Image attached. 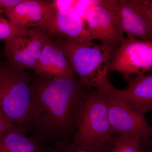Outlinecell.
<instances>
[{"label":"cell","mask_w":152,"mask_h":152,"mask_svg":"<svg viewBox=\"0 0 152 152\" xmlns=\"http://www.w3.org/2000/svg\"><path fill=\"white\" fill-rule=\"evenodd\" d=\"M90 88L69 77L47 78L35 74L30 85L32 137L50 146L72 142Z\"/></svg>","instance_id":"cell-1"},{"label":"cell","mask_w":152,"mask_h":152,"mask_svg":"<svg viewBox=\"0 0 152 152\" xmlns=\"http://www.w3.org/2000/svg\"><path fill=\"white\" fill-rule=\"evenodd\" d=\"M31 78L25 69L0 60V111L26 134L30 129Z\"/></svg>","instance_id":"cell-2"},{"label":"cell","mask_w":152,"mask_h":152,"mask_svg":"<svg viewBox=\"0 0 152 152\" xmlns=\"http://www.w3.org/2000/svg\"><path fill=\"white\" fill-rule=\"evenodd\" d=\"M115 134L103 98L97 90L90 88L72 143L91 148L112 145L116 138Z\"/></svg>","instance_id":"cell-3"},{"label":"cell","mask_w":152,"mask_h":152,"mask_svg":"<svg viewBox=\"0 0 152 152\" xmlns=\"http://www.w3.org/2000/svg\"><path fill=\"white\" fill-rule=\"evenodd\" d=\"M50 35L78 76L80 82L89 88L94 86L98 78L107 71L113 52L102 44L72 42Z\"/></svg>","instance_id":"cell-4"},{"label":"cell","mask_w":152,"mask_h":152,"mask_svg":"<svg viewBox=\"0 0 152 152\" xmlns=\"http://www.w3.org/2000/svg\"><path fill=\"white\" fill-rule=\"evenodd\" d=\"M107 72L98 77L94 86L105 102L109 120L114 133L117 136L125 135L138 139L142 143H148L152 129L145 115L132 110L117 97L112 90V85L107 78Z\"/></svg>","instance_id":"cell-5"},{"label":"cell","mask_w":152,"mask_h":152,"mask_svg":"<svg viewBox=\"0 0 152 152\" xmlns=\"http://www.w3.org/2000/svg\"><path fill=\"white\" fill-rule=\"evenodd\" d=\"M152 69V42L142 40L127 34L113 53L107 66L109 72H118L124 78L144 75Z\"/></svg>","instance_id":"cell-6"},{"label":"cell","mask_w":152,"mask_h":152,"mask_svg":"<svg viewBox=\"0 0 152 152\" xmlns=\"http://www.w3.org/2000/svg\"><path fill=\"white\" fill-rule=\"evenodd\" d=\"M115 10L123 34L152 42V0H118Z\"/></svg>","instance_id":"cell-7"},{"label":"cell","mask_w":152,"mask_h":152,"mask_svg":"<svg viewBox=\"0 0 152 152\" xmlns=\"http://www.w3.org/2000/svg\"><path fill=\"white\" fill-rule=\"evenodd\" d=\"M46 33L39 29H29L5 41L6 59L19 67L34 70L42 50Z\"/></svg>","instance_id":"cell-8"},{"label":"cell","mask_w":152,"mask_h":152,"mask_svg":"<svg viewBox=\"0 0 152 152\" xmlns=\"http://www.w3.org/2000/svg\"><path fill=\"white\" fill-rule=\"evenodd\" d=\"M55 11L53 1L22 0L4 14L10 21L21 28H37L48 33Z\"/></svg>","instance_id":"cell-9"},{"label":"cell","mask_w":152,"mask_h":152,"mask_svg":"<svg viewBox=\"0 0 152 152\" xmlns=\"http://www.w3.org/2000/svg\"><path fill=\"white\" fill-rule=\"evenodd\" d=\"M56 11L48 32L67 40L88 43L94 40L85 22L71 6V1H53Z\"/></svg>","instance_id":"cell-10"},{"label":"cell","mask_w":152,"mask_h":152,"mask_svg":"<svg viewBox=\"0 0 152 152\" xmlns=\"http://www.w3.org/2000/svg\"><path fill=\"white\" fill-rule=\"evenodd\" d=\"M85 20L94 39L99 40L113 53L124 39L115 10L93 6L87 11Z\"/></svg>","instance_id":"cell-11"},{"label":"cell","mask_w":152,"mask_h":152,"mask_svg":"<svg viewBox=\"0 0 152 152\" xmlns=\"http://www.w3.org/2000/svg\"><path fill=\"white\" fill-rule=\"evenodd\" d=\"M127 86L119 90L112 86L113 92L134 111L145 115L152 108V75H141L124 78Z\"/></svg>","instance_id":"cell-12"},{"label":"cell","mask_w":152,"mask_h":152,"mask_svg":"<svg viewBox=\"0 0 152 152\" xmlns=\"http://www.w3.org/2000/svg\"><path fill=\"white\" fill-rule=\"evenodd\" d=\"M34 71L36 75L50 78L75 76L62 51L47 32L40 56Z\"/></svg>","instance_id":"cell-13"},{"label":"cell","mask_w":152,"mask_h":152,"mask_svg":"<svg viewBox=\"0 0 152 152\" xmlns=\"http://www.w3.org/2000/svg\"><path fill=\"white\" fill-rule=\"evenodd\" d=\"M33 137H28L17 126L0 134V152H53Z\"/></svg>","instance_id":"cell-14"},{"label":"cell","mask_w":152,"mask_h":152,"mask_svg":"<svg viewBox=\"0 0 152 152\" xmlns=\"http://www.w3.org/2000/svg\"><path fill=\"white\" fill-rule=\"evenodd\" d=\"M138 139L125 135L117 136L111 152H151L144 148V145Z\"/></svg>","instance_id":"cell-15"},{"label":"cell","mask_w":152,"mask_h":152,"mask_svg":"<svg viewBox=\"0 0 152 152\" xmlns=\"http://www.w3.org/2000/svg\"><path fill=\"white\" fill-rule=\"evenodd\" d=\"M113 145L100 148H91L76 145L72 142L67 141L55 144L53 149V152H111Z\"/></svg>","instance_id":"cell-16"},{"label":"cell","mask_w":152,"mask_h":152,"mask_svg":"<svg viewBox=\"0 0 152 152\" xmlns=\"http://www.w3.org/2000/svg\"><path fill=\"white\" fill-rule=\"evenodd\" d=\"M26 31L14 25L7 19L0 16V40H9Z\"/></svg>","instance_id":"cell-17"},{"label":"cell","mask_w":152,"mask_h":152,"mask_svg":"<svg viewBox=\"0 0 152 152\" xmlns=\"http://www.w3.org/2000/svg\"><path fill=\"white\" fill-rule=\"evenodd\" d=\"M22 1V0H0V16H2L3 14L13 8Z\"/></svg>","instance_id":"cell-18"},{"label":"cell","mask_w":152,"mask_h":152,"mask_svg":"<svg viewBox=\"0 0 152 152\" xmlns=\"http://www.w3.org/2000/svg\"><path fill=\"white\" fill-rule=\"evenodd\" d=\"M15 126H17L11 122L0 111V134Z\"/></svg>","instance_id":"cell-19"},{"label":"cell","mask_w":152,"mask_h":152,"mask_svg":"<svg viewBox=\"0 0 152 152\" xmlns=\"http://www.w3.org/2000/svg\"></svg>","instance_id":"cell-20"}]
</instances>
